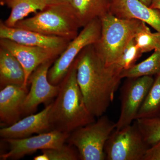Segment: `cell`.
Returning <instances> with one entry per match:
<instances>
[{
    "label": "cell",
    "mask_w": 160,
    "mask_h": 160,
    "mask_svg": "<svg viewBox=\"0 0 160 160\" xmlns=\"http://www.w3.org/2000/svg\"><path fill=\"white\" fill-rule=\"evenodd\" d=\"M75 62L78 84L86 106L93 116L99 118L113 102L122 70L116 65L106 66L93 44L85 47Z\"/></svg>",
    "instance_id": "6da1fadb"
},
{
    "label": "cell",
    "mask_w": 160,
    "mask_h": 160,
    "mask_svg": "<svg viewBox=\"0 0 160 160\" xmlns=\"http://www.w3.org/2000/svg\"><path fill=\"white\" fill-rule=\"evenodd\" d=\"M52 130L70 133L96 121L87 108L77 79L75 62L60 84L59 91L49 112Z\"/></svg>",
    "instance_id": "7a4b0ae2"
},
{
    "label": "cell",
    "mask_w": 160,
    "mask_h": 160,
    "mask_svg": "<svg viewBox=\"0 0 160 160\" xmlns=\"http://www.w3.org/2000/svg\"><path fill=\"white\" fill-rule=\"evenodd\" d=\"M14 27L71 41L77 36L81 26L69 3L47 6L32 17L18 22Z\"/></svg>",
    "instance_id": "3957f363"
},
{
    "label": "cell",
    "mask_w": 160,
    "mask_h": 160,
    "mask_svg": "<svg viewBox=\"0 0 160 160\" xmlns=\"http://www.w3.org/2000/svg\"><path fill=\"white\" fill-rule=\"evenodd\" d=\"M101 35L93 44L107 66L114 65L128 43L134 38L142 22L119 18L110 12L100 18Z\"/></svg>",
    "instance_id": "277c9868"
},
{
    "label": "cell",
    "mask_w": 160,
    "mask_h": 160,
    "mask_svg": "<svg viewBox=\"0 0 160 160\" xmlns=\"http://www.w3.org/2000/svg\"><path fill=\"white\" fill-rule=\"evenodd\" d=\"M115 129L116 123L104 114L72 132L66 142L77 149L80 160H106L105 145Z\"/></svg>",
    "instance_id": "5b68a950"
},
{
    "label": "cell",
    "mask_w": 160,
    "mask_h": 160,
    "mask_svg": "<svg viewBox=\"0 0 160 160\" xmlns=\"http://www.w3.org/2000/svg\"><path fill=\"white\" fill-rule=\"evenodd\" d=\"M101 29L99 18L92 20L83 27L49 68L48 72L49 82L53 85L61 84L81 51L86 46L98 42L101 35Z\"/></svg>",
    "instance_id": "8992f818"
},
{
    "label": "cell",
    "mask_w": 160,
    "mask_h": 160,
    "mask_svg": "<svg viewBox=\"0 0 160 160\" xmlns=\"http://www.w3.org/2000/svg\"><path fill=\"white\" fill-rule=\"evenodd\" d=\"M149 147L134 122L112 133L105 145L106 160H143Z\"/></svg>",
    "instance_id": "52a82bcc"
},
{
    "label": "cell",
    "mask_w": 160,
    "mask_h": 160,
    "mask_svg": "<svg viewBox=\"0 0 160 160\" xmlns=\"http://www.w3.org/2000/svg\"><path fill=\"white\" fill-rule=\"evenodd\" d=\"M154 81L150 76L127 78L121 90V113L116 123V130L129 126L135 121Z\"/></svg>",
    "instance_id": "ba28073f"
},
{
    "label": "cell",
    "mask_w": 160,
    "mask_h": 160,
    "mask_svg": "<svg viewBox=\"0 0 160 160\" xmlns=\"http://www.w3.org/2000/svg\"><path fill=\"white\" fill-rule=\"evenodd\" d=\"M70 133L52 130L38 135L22 139H3L9 151L0 155L1 160H18L43 149H54L66 143Z\"/></svg>",
    "instance_id": "9c48e42d"
},
{
    "label": "cell",
    "mask_w": 160,
    "mask_h": 160,
    "mask_svg": "<svg viewBox=\"0 0 160 160\" xmlns=\"http://www.w3.org/2000/svg\"><path fill=\"white\" fill-rule=\"evenodd\" d=\"M55 61L49 60L41 64L29 77L28 82L31 86L23 103L22 116L33 114L40 104L48 102L58 95L60 84L52 85L48 79V71Z\"/></svg>",
    "instance_id": "30bf717a"
},
{
    "label": "cell",
    "mask_w": 160,
    "mask_h": 160,
    "mask_svg": "<svg viewBox=\"0 0 160 160\" xmlns=\"http://www.w3.org/2000/svg\"><path fill=\"white\" fill-rule=\"evenodd\" d=\"M0 38L7 39L25 46L50 49L60 54L71 41L64 38L41 34L28 29L9 27L2 21L0 22Z\"/></svg>",
    "instance_id": "8fae6325"
},
{
    "label": "cell",
    "mask_w": 160,
    "mask_h": 160,
    "mask_svg": "<svg viewBox=\"0 0 160 160\" xmlns=\"http://www.w3.org/2000/svg\"><path fill=\"white\" fill-rule=\"evenodd\" d=\"M0 46L10 52L22 66L26 74V86H28L29 77L39 66L47 61L56 59L60 55L53 50L25 46L7 39H1Z\"/></svg>",
    "instance_id": "7c38bea8"
},
{
    "label": "cell",
    "mask_w": 160,
    "mask_h": 160,
    "mask_svg": "<svg viewBox=\"0 0 160 160\" xmlns=\"http://www.w3.org/2000/svg\"><path fill=\"white\" fill-rule=\"evenodd\" d=\"M109 12L119 18L139 20L160 32V9L139 0H110Z\"/></svg>",
    "instance_id": "4fadbf2b"
},
{
    "label": "cell",
    "mask_w": 160,
    "mask_h": 160,
    "mask_svg": "<svg viewBox=\"0 0 160 160\" xmlns=\"http://www.w3.org/2000/svg\"><path fill=\"white\" fill-rule=\"evenodd\" d=\"M52 103L42 111L25 117L11 126L0 129L2 139H22L29 137L33 133H45L52 131L49 124V112Z\"/></svg>",
    "instance_id": "5bb4252c"
},
{
    "label": "cell",
    "mask_w": 160,
    "mask_h": 160,
    "mask_svg": "<svg viewBox=\"0 0 160 160\" xmlns=\"http://www.w3.org/2000/svg\"><path fill=\"white\" fill-rule=\"evenodd\" d=\"M28 87L9 85L0 91V121L5 127L11 126L22 117V107Z\"/></svg>",
    "instance_id": "9a60e30c"
},
{
    "label": "cell",
    "mask_w": 160,
    "mask_h": 160,
    "mask_svg": "<svg viewBox=\"0 0 160 160\" xmlns=\"http://www.w3.org/2000/svg\"><path fill=\"white\" fill-rule=\"evenodd\" d=\"M26 74L24 68L10 52L0 48V88L9 85L25 86Z\"/></svg>",
    "instance_id": "2e32d148"
},
{
    "label": "cell",
    "mask_w": 160,
    "mask_h": 160,
    "mask_svg": "<svg viewBox=\"0 0 160 160\" xmlns=\"http://www.w3.org/2000/svg\"><path fill=\"white\" fill-rule=\"evenodd\" d=\"M110 0H71L70 4L81 27L109 12Z\"/></svg>",
    "instance_id": "e0dca14e"
},
{
    "label": "cell",
    "mask_w": 160,
    "mask_h": 160,
    "mask_svg": "<svg viewBox=\"0 0 160 160\" xmlns=\"http://www.w3.org/2000/svg\"><path fill=\"white\" fill-rule=\"evenodd\" d=\"M5 5L11 9L9 17L4 22L9 27H14L30 13L42 11L47 6L46 0H10Z\"/></svg>",
    "instance_id": "ac0fdd59"
},
{
    "label": "cell",
    "mask_w": 160,
    "mask_h": 160,
    "mask_svg": "<svg viewBox=\"0 0 160 160\" xmlns=\"http://www.w3.org/2000/svg\"><path fill=\"white\" fill-rule=\"evenodd\" d=\"M158 117H160V72L156 75L155 79L140 108L136 119Z\"/></svg>",
    "instance_id": "d6986e66"
},
{
    "label": "cell",
    "mask_w": 160,
    "mask_h": 160,
    "mask_svg": "<svg viewBox=\"0 0 160 160\" xmlns=\"http://www.w3.org/2000/svg\"><path fill=\"white\" fill-rule=\"evenodd\" d=\"M160 72V51H154L149 58L121 73V77L135 78L157 75Z\"/></svg>",
    "instance_id": "ffe728a7"
},
{
    "label": "cell",
    "mask_w": 160,
    "mask_h": 160,
    "mask_svg": "<svg viewBox=\"0 0 160 160\" xmlns=\"http://www.w3.org/2000/svg\"><path fill=\"white\" fill-rule=\"evenodd\" d=\"M138 48L142 53L160 51V32H152L146 23L142 22L134 38Z\"/></svg>",
    "instance_id": "44dd1931"
},
{
    "label": "cell",
    "mask_w": 160,
    "mask_h": 160,
    "mask_svg": "<svg viewBox=\"0 0 160 160\" xmlns=\"http://www.w3.org/2000/svg\"><path fill=\"white\" fill-rule=\"evenodd\" d=\"M136 125L149 146L160 141V117L135 120Z\"/></svg>",
    "instance_id": "7402d4cb"
},
{
    "label": "cell",
    "mask_w": 160,
    "mask_h": 160,
    "mask_svg": "<svg viewBox=\"0 0 160 160\" xmlns=\"http://www.w3.org/2000/svg\"><path fill=\"white\" fill-rule=\"evenodd\" d=\"M42 154L33 158L34 160H80L77 149L70 144H64L54 149H43Z\"/></svg>",
    "instance_id": "603a6c76"
},
{
    "label": "cell",
    "mask_w": 160,
    "mask_h": 160,
    "mask_svg": "<svg viewBox=\"0 0 160 160\" xmlns=\"http://www.w3.org/2000/svg\"><path fill=\"white\" fill-rule=\"evenodd\" d=\"M142 54L138 48L133 38L125 47L118 62L114 65H116L122 71L127 70L135 65L137 61Z\"/></svg>",
    "instance_id": "cb8c5ba5"
},
{
    "label": "cell",
    "mask_w": 160,
    "mask_h": 160,
    "mask_svg": "<svg viewBox=\"0 0 160 160\" xmlns=\"http://www.w3.org/2000/svg\"><path fill=\"white\" fill-rule=\"evenodd\" d=\"M143 160H160V141L149 147Z\"/></svg>",
    "instance_id": "d4e9b609"
},
{
    "label": "cell",
    "mask_w": 160,
    "mask_h": 160,
    "mask_svg": "<svg viewBox=\"0 0 160 160\" xmlns=\"http://www.w3.org/2000/svg\"><path fill=\"white\" fill-rule=\"evenodd\" d=\"M71 1V0H46L47 6L69 4Z\"/></svg>",
    "instance_id": "484cf974"
},
{
    "label": "cell",
    "mask_w": 160,
    "mask_h": 160,
    "mask_svg": "<svg viewBox=\"0 0 160 160\" xmlns=\"http://www.w3.org/2000/svg\"><path fill=\"white\" fill-rule=\"evenodd\" d=\"M149 7L153 9H160V0H153Z\"/></svg>",
    "instance_id": "4316f807"
},
{
    "label": "cell",
    "mask_w": 160,
    "mask_h": 160,
    "mask_svg": "<svg viewBox=\"0 0 160 160\" xmlns=\"http://www.w3.org/2000/svg\"><path fill=\"white\" fill-rule=\"evenodd\" d=\"M143 4L148 6H150L153 0H139Z\"/></svg>",
    "instance_id": "83f0119b"
},
{
    "label": "cell",
    "mask_w": 160,
    "mask_h": 160,
    "mask_svg": "<svg viewBox=\"0 0 160 160\" xmlns=\"http://www.w3.org/2000/svg\"><path fill=\"white\" fill-rule=\"evenodd\" d=\"M9 1H10V0H0V2H1V4L2 5H5L6 3Z\"/></svg>",
    "instance_id": "f1b7e54d"
}]
</instances>
